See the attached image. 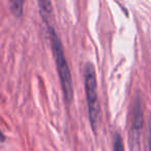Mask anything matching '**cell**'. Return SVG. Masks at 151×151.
Instances as JSON below:
<instances>
[{
  "instance_id": "cell-4",
  "label": "cell",
  "mask_w": 151,
  "mask_h": 151,
  "mask_svg": "<svg viewBox=\"0 0 151 151\" xmlns=\"http://www.w3.org/2000/svg\"><path fill=\"white\" fill-rule=\"evenodd\" d=\"M38 5H40V14H42V20L49 24L50 19L53 17V9H52V3L50 1H38Z\"/></svg>"
},
{
  "instance_id": "cell-3",
  "label": "cell",
  "mask_w": 151,
  "mask_h": 151,
  "mask_svg": "<svg viewBox=\"0 0 151 151\" xmlns=\"http://www.w3.org/2000/svg\"><path fill=\"white\" fill-rule=\"evenodd\" d=\"M144 123V114H143L142 101L140 97L137 96L132 104V122H130V144L132 148H134L139 143L140 134Z\"/></svg>"
},
{
  "instance_id": "cell-1",
  "label": "cell",
  "mask_w": 151,
  "mask_h": 151,
  "mask_svg": "<svg viewBox=\"0 0 151 151\" xmlns=\"http://www.w3.org/2000/svg\"><path fill=\"white\" fill-rule=\"evenodd\" d=\"M51 47H52L53 56H54V60L56 63V68L59 80H60L63 96H64L65 103L69 105L73 99V88L70 70H69L68 63L65 58L64 50H63L60 37L52 27H51Z\"/></svg>"
},
{
  "instance_id": "cell-2",
  "label": "cell",
  "mask_w": 151,
  "mask_h": 151,
  "mask_svg": "<svg viewBox=\"0 0 151 151\" xmlns=\"http://www.w3.org/2000/svg\"><path fill=\"white\" fill-rule=\"evenodd\" d=\"M84 86L86 92L87 106H88V115L90 125L93 132H96L99 125L101 118V106L99 101L96 83V73L94 65L91 62H87L84 65Z\"/></svg>"
},
{
  "instance_id": "cell-6",
  "label": "cell",
  "mask_w": 151,
  "mask_h": 151,
  "mask_svg": "<svg viewBox=\"0 0 151 151\" xmlns=\"http://www.w3.org/2000/svg\"><path fill=\"white\" fill-rule=\"evenodd\" d=\"M113 151H124L123 141H122V137L120 136L119 132H115L114 134Z\"/></svg>"
},
{
  "instance_id": "cell-5",
  "label": "cell",
  "mask_w": 151,
  "mask_h": 151,
  "mask_svg": "<svg viewBox=\"0 0 151 151\" xmlns=\"http://www.w3.org/2000/svg\"><path fill=\"white\" fill-rule=\"evenodd\" d=\"M9 5H11V9L14 15L17 16V17H20L22 15V13H23V5H24L23 1H11Z\"/></svg>"
},
{
  "instance_id": "cell-7",
  "label": "cell",
  "mask_w": 151,
  "mask_h": 151,
  "mask_svg": "<svg viewBox=\"0 0 151 151\" xmlns=\"http://www.w3.org/2000/svg\"><path fill=\"white\" fill-rule=\"evenodd\" d=\"M148 147L149 151H151V118L148 123Z\"/></svg>"
}]
</instances>
